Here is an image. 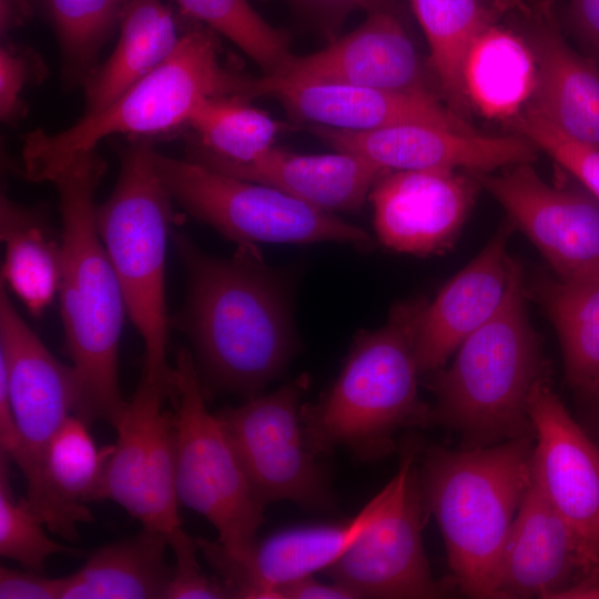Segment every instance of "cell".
<instances>
[{
	"instance_id": "6da1fadb",
	"label": "cell",
	"mask_w": 599,
	"mask_h": 599,
	"mask_svg": "<svg viewBox=\"0 0 599 599\" xmlns=\"http://www.w3.org/2000/svg\"><path fill=\"white\" fill-rule=\"evenodd\" d=\"M187 278L177 326L191 338L215 384L255 394L287 363L294 337L286 291L253 243L230 257L209 255L173 236Z\"/></svg>"
},
{
	"instance_id": "7a4b0ae2",
	"label": "cell",
	"mask_w": 599,
	"mask_h": 599,
	"mask_svg": "<svg viewBox=\"0 0 599 599\" xmlns=\"http://www.w3.org/2000/svg\"><path fill=\"white\" fill-rule=\"evenodd\" d=\"M106 162L91 150L73 156L49 180L59 197L61 316L65 349L77 374L88 423L112 425L125 402L118 377L119 342L126 312L122 288L97 225L95 194Z\"/></svg>"
},
{
	"instance_id": "3957f363",
	"label": "cell",
	"mask_w": 599,
	"mask_h": 599,
	"mask_svg": "<svg viewBox=\"0 0 599 599\" xmlns=\"http://www.w3.org/2000/svg\"><path fill=\"white\" fill-rule=\"evenodd\" d=\"M535 436L484 447H430L419 468L422 497L445 542L451 579L473 598H499L509 530L532 477Z\"/></svg>"
},
{
	"instance_id": "277c9868",
	"label": "cell",
	"mask_w": 599,
	"mask_h": 599,
	"mask_svg": "<svg viewBox=\"0 0 599 599\" xmlns=\"http://www.w3.org/2000/svg\"><path fill=\"white\" fill-rule=\"evenodd\" d=\"M424 298L392 307L387 322L357 336L334 385L301 407L304 436L316 455L346 447L362 460L395 449L405 427L433 425L432 407L418 395L416 338Z\"/></svg>"
},
{
	"instance_id": "5b68a950",
	"label": "cell",
	"mask_w": 599,
	"mask_h": 599,
	"mask_svg": "<svg viewBox=\"0 0 599 599\" xmlns=\"http://www.w3.org/2000/svg\"><path fill=\"white\" fill-rule=\"evenodd\" d=\"M455 353L451 365L430 380L433 425L459 435L463 447L535 436L529 396L548 369L527 315L518 262L499 309Z\"/></svg>"
},
{
	"instance_id": "8992f818",
	"label": "cell",
	"mask_w": 599,
	"mask_h": 599,
	"mask_svg": "<svg viewBox=\"0 0 599 599\" xmlns=\"http://www.w3.org/2000/svg\"><path fill=\"white\" fill-rule=\"evenodd\" d=\"M255 80L227 67L215 32L194 22L165 61L110 105L85 113L60 132L38 129L28 133L22 146V173L30 181L48 182L73 156L95 150L104 138H146L186 125L194 111L211 98L254 99Z\"/></svg>"
},
{
	"instance_id": "52a82bcc",
	"label": "cell",
	"mask_w": 599,
	"mask_h": 599,
	"mask_svg": "<svg viewBox=\"0 0 599 599\" xmlns=\"http://www.w3.org/2000/svg\"><path fill=\"white\" fill-rule=\"evenodd\" d=\"M152 140L121 145L110 196L97 206V225L119 278L126 312L144 344L140 382L169 392V319L164 270L173 199L155 167Z\"/></svg>"
},
{
	"instance_id": "ba28073f",
	"label": "cell",
	"mask_w": 599,
	"mask_h": 599,
	"mask_svg": "<svg viewBox=\"0 0 599 599\" xmlns=\"http://www.w3.org/2000/svg\"><path fill=\"white\" fill-rule=\"evenodd\" d=\"M169 399L176 427L179 501L214 526L226 552L245 560L256 545L264 505L222 423L207 410L197 368L185 349L176 355Z\"/></svg>"
},
{
	"instance_id": "9c48e42d",
	"label": "cell",
	"mask_w": 599,
	"mask_h": 599,
	"mask_svg": "<svg viewBox=\"0 0 599 599\" xmlns=\"http://www.w3.org/2000/svg\"><path fill=\"white\" fill-rule=\"evenodd\" d=\"M173 201L235 244L337 242L369 250L362 229L270 185L238 179L189 159L155 152Z\"/></svg>"
},
{
	"instance_id": "30bf717a",
	"label": "cell",
	"mask_w": 599,
	"mask_h": 599,
	"mask_svg": "<svg viewBox=\"0 0 599 599\" xmlns=\"http://www.w3.org/2000/svg\"><path fill=\"white\" fill-rule=\"evenodd\" d=\"M417 445L406 446L397 474L383 488L380 510L324 572L357 598H441L456 587L436 580L422 539L426 507Z\"/></svg>"
},
{
	"instance_id": "8fae6325",
	"label": "cell",
	"mask_w": 599,
	"mask_h": 599,
	"mask_svg": "<svg viewBox=\"0 0 599 599\" xmlns=\"http://www.w3.org/2000/svg\"><path fill=\"white\" fill-rule=\"evenodd\" d=\"M169 395L146 383L138 388L112 426L116 441L103 473L100 499H110L169 545L185 534L176 493V427L164 408Z\"/></svg>"
},
{
	"instance_id": "7c38bea8",
	"label": "cell",
	"mask_w": 599,
	"mask_h": 599,
	"mask_svg": "<svg viewBox=\"0 0 599 599\" xmlns=\"http://www.w3.org/2000/svg\"><path fill=\"white\" fill-rule=\"evenodd\" d=\"M305 382L284 385L216 414L258 500L325 507L329 495L301 422Z\"/></svg>"
},
{
	"instance_id": "4fadbf2b",
	"label": "cell",
	"mask_w": 599,
	"mask_h": 599,
	"mask_svg": "<svg viewBox=\"0 0 599 599\" xmlns=\"http://www.w3.org/2000/svg\"><path fill=\"white\" fill-rule=\"evenodd\" d=\"M535 432L534 471L570 528L583 576L599 571V447L539 379L529 396Z\"/></svg>"
},
{
	"instance_id": "5bb4252c",
	"label": "cell",
	"mask_w": 599,
	"mask_h": 599,
	"mask_svg": "<svg viewBox=\"0 0 599 599\" xmlns=\"http://www.w3.org/2000/svg\"><path fill=\"white\" fill-rule=\"evenodd\" d=\"M541 252L561 280L599 273V205L589 196L551 186L530 165L499 174L471 172Z\"/></svg>"
},
{
	"instance_id": "9a60e30c",
	"label": "cell",
	"mask_w": 599,
	"mask_h": 599,
	"mask_svg": "<svg viewBox=\"0 0 599 599\" xmlns=\"http://www.w3.org/2000/svg\"><path fill=\"white\" fill-rule=\"evenodd\" d=\"M0 373L20 432L22 474L41 457L67 418L79 415L81 392L71 366L57 359L0 288Z\"/></svg>"
},
{
	"instance_id": "2e32d148",
	"label": "cell",
	"mask_w": 599,
	"mask_h": 599,
	"mask_svg": "<svg viewBox=\"0 0 599 599\" xmlns=\"http://www.w3.org/2000/svg\"><path fill=\"white\" fill-rule=\"evenodd\" d=\"M336 151L358 155L385 172L458 169L493 172L535 160L538 148L518 135L489 136L432 124H399L365 132L312 125Z\"/></svg>"
},
{
	"instance_id": "e0dca14e",
	"label": "cell",
	"mask_w": 599,
	"mask_h": 599,
	"mask_svg": "<svg viewBox=\"0 0 599 599\" xmlns=\"http://www.w3.org/2000/svg\"><path fill=\"white\" fill-rule=\"evenodd\" d=\"M479 183L457 169L389 171L369 200L378 240L403 253L427 255L451 245L474 203Z\"/></svg>"
},
{
	"instance_id": "ac0fdd59",
	"label": "cell",
	"mask_w": 599,
	"mask_h": 599,
	"mask_svg": "<svg viewBox=\"0 0 599 599\" xmlns=\"http://www.w3.org/2000/svg\"><path fill=\"white\" fill-rule=\"evenodd\" d=\"M380 490L353 519L288 528L256 542L240 560L221 544L197 538L199 550L221 577L231 598L280 599L284 586L326 570L346 551L382 508Z\"/></svg>"
},
{
	"instance_id": "d6986e66",
	"label": "cell",
	"mask_w": 599,
	"mask_h": 599,
	"mask_svg": "<svg viewBox=\"0 0 599 599\" xmlns=\"http://www.w3.org/2000/svg\"><path fill=\"white\" fill-rule=\"evenodd\" d=\"M287 82H331L399 92H433L420 55L396 10L368 13L352 32L326 48L291 55L266 75Z\"/></svg>"
},
{
	"instance_id": "ffe728a7",
	"label": "cell",
	"mask_w": 599,
	"mask_h": 599,
	"mask_svg": "<svg viewBox=\"0 0 599 599\" xmlns=\"http://www.w3.org/2000/svg\"><path fill=\"white\" fill-rule=\"evenodd\" d=\"M268 95L288 113L313 125L365 132L399 124H432L475 133L461 115L429 91L399 92L331 82H287L256 78L255 98Z\"/></svg>"
},
{
	"instance_id": "44dd1931",
	"label": "cell",
	"mask_w": 599,
	"mask_h": 599,
	"mask_svg": "<svg viewBox=\"0 0 599 599\" xmlns=\"http://www.w3.org/2000/svg\"><path fill=\"white\" fill-rule=\"evenodd\" d=\"M512 223L505 224L480 253L426 304L416 338L419 373L443 367L458 346L502 304L516 261L507 242Z\"/></svg>"
},
{
	"instance_id": "7402d4cb",
	"label": "cell",
	"mask_w": 599,
	"mask_h": 599,
	"mask_svg": "<svg viewBox=\"0 0 599 599\" xmlns=\"http://www.w3.org/2000/svg\"><path fill=\"white\" fill-rule=\"evenodd\" d=\"M583 577L575 537L532 477L506 539L498 571L499 598L556 597Z\"/></svg>"
},
{
	"instance_id": "603a6c76",
	"label": "cell",
	"mask_w": 599,
	"mask_h": 599,
	"mask_svg": "<svg viewBox=\"0 0 599 599\" xmlns=\"http://www.w3.org/2000/svg\"><path fill=\"white\" fill-rule=\"evenodd\" d=\"M88 422L71 415L48 443L39 460L23 473L26 500L42 524L68 540L78 526L93 521L85 506L100 499L103 473L113 445L98 448Z\"/></svg>"
},
{
	"instance_id": "cb8c5ba5",
	"label": "cell",
	"mask_w": 599,
	"mask_h": 599,
	"mask_svg": "<svg viewBox=\"0 0 599 599\" xmlns=\"http://www.w3.org/2000/svg\"><path fill=\"white\" fill-rule=\"evenodd\" d=\"M205 166L276 187L328 213L358 210L378 179L386 173L348 152L297 154L274 146L250 163Z\"/></svg>"
},
{
	"instance_id": "d4e9b609",
	"label": "cell",
	"mask_w": 599,
	"mask_h": 599,
	"mask_svg": "<svg viewBox=\"0 0 599 599\" xmlns=\"http://www.w3.org/2000/svg\"><path fill=\"white\" fill-rule=\"evenodd\" d=\"M530 47L536 81L526 108L569 138L599 149V68L570 48L551 20L536 29Z\"/></svg>"
},
{
	"instance_id": "484cf974",
	"label": "cell",
	"mask_w": 599,
	"mask_h": 599,
	"mask_svg": "<svg viewBox=\"0 0 599 599\" xmlns=\"http://www.w3.org/2000/svg\"><path fill=\"white\" fill-rule=\"evenodd\" d=\"M120 35L110 57L84 79L85 113L110 105L140 79L165 61L182 33L163 0H128Z\"/></svg>"
},
{
	"instance_id": "4316f807",
	"label": "cell",
	"mask_w": 599,
	"mask_h": 599,
	"mask_svg": "<svg viewBox=\"0 0 599 599\" xmlns=\"http://www.w3.org/2000/svg\"><path fill=\"white\" fill-rule=\"evenodd\" d=\"M165 535L144 528L92 554L74 573L64 577L61 599H158L173 572L166 560Z\"/></svg>"
},
{
	"instance_id": "83f0119b",
	"label": "cell",
	"mask_w": 599,
	"mask_h": 599,
	"mask_svg": "<svg viewBox=\"0 0 599 599\" xmlns=\"http://www.w3.org/2000/svg\"><path fill=\"white\" fill-rule=\"evenodd\" d=\"M0 237L4 245L1 284L38 316L60 290L61 232L55 233L40 206L22 205L2 194Z\"/></svg>"
},
{
	"instance_id": "f1b7e54d",
	"label": "cell",
	"mask_w": 599,
	"mask_h": 599,
	"mask_svg": "<svg viewBox=\"0 0 599 599\" xmlns=\"http://www.w3.org/2000/svg\"><path fill=\"white\" fill-rule=\"evenodd\" d=\"M536 81L532 49L514 31L490 24L474 42L464 67L469 105L511 120L528 104Z\"/></svg>"
},
{
	"instance_id": "f546056e",
	"label": "cell",
	"mask_w": 599,
	"mask_h": 599,
	"mask_svg": "<svg viewBox=\"0 0 599 599\" xmlns=\"http://www.w3.org/2000/svg\"><path fill=\"white\" fill-rule=\"evenodd\" d=\"M532 292L557 329L568 384L585 396H598L599 273L573 280L541 276Z\"/></svg>"
},
{
	"instance_id": "4dcf8cb0",
	"label": "cell",
	"mask_w": 599,
	"mask_h": 599,
	"mask_svg": "<svg viewBox=\"0 0 599 599\" xmlns=\"http://www.w3.org/2000/svg\"><path fill=\"white\" fill-rule=\"evenodd\" d=\"M487 1L410 0L429 47L428 68L446 105L459 115L469 108L464 85L467 55L480 33L495 23L497 11Z\"/></svg>"
},
{
	"instance_id": "1f68e13d",
	"label": "cell",
	"mask_w": 599,
	"mask_h": 599,
	"mask_svg": "<svg viewBox=\"0 0 599 599\" xmlns=\"http://www.w3.org/2000/svg\"><path fill=\"white\" fill-rule=\"evenodd\" d=\"M196 138L186 159L200 164L250 163L270 149L282 125L247 99L222 95L204 101L189 119Z\"/></svg>"
},
{
	"instance_id": "d6a6232c",
	"label": "cell",
	"mask_w": 599,
	"mask_h": 599,
	"mask_svg": "<svg viewBox=\"0 0 599 599\" xmlns=\"http://www.w3.org/2000/svg\"><path fill=\"white\" fill-rule=\"evenodd\" d=\"M128 0H38L52 26L62 54L67 85L83 83L119 24Z\"/></svg>"
},
{
	"instance_id": "836d02e7",
	"label": "cell",
	"mask_w": 599,
	"mask_h": 599,
	"mask_svg": "<svg viewBox=\"0 0 599 599\" xmlns=\"http://www.w3.org/2000/svg\"><path fill=\"white\" fill-rule=\"evenodd\" d=\"M180 12L238 47L263 71L277 73L292 55L284 34L268 24L247 0H175Z\"/></svg>"
},
{
	"instance_id": "e575fe53",
	"label": "cell",
	"mask_w": 599,
	"mask_h": 599,
	"mask_svg": "<svg viewBox=\"0 0 599 599\" xmlns=\"http://www.w3.org/2000/svg\"><path fill=\"white\" fill-rule=\"evenodd\" d=\"M10 460L0 456V555L28 570L43 572L52 555L77 556L80 550L55 542L32 511L26 497L17 498L11 489Z\"/></svg>"
},
{
	"instance_id": "d590c367",
	"label": "cell",
	"mask_w": 599,
	"mask_h": 599,
	"mask_svg": "<svg viewBox=\"0 0 599 599\" xmlns=\"http://www.w3.org/2000/svg\"><path fill=\"white\" fill-rule=\"evenodd\" d=\"M510 123L599 199V149L569 138L529 108Z\"/></svg>"
},
{
	"instance_id": "8d00e7d4",
	"label": "cell",
	"mask_w": 599,
	"mask_h": 599,
	"mask_svg": "<svg viewBox=\"0 0 599 599\" xmlns=\"http://www.w3.org/2000/svg\"><path fill=\"white\" fill-rule=\"evenodd\" d=\"M48 74L43 59L32 49L4 43L0 49V115L6 123H16L27 113L22 94L41 83Z\"/></svg>"
},
{
	"instance_id": "74e56055",
	"label": "cell",
	"mask_w": 599,
	"mask_h": 599,
	"mask_svg": "<svg viewBox=\"0 0 599 599\" xmlns=\"http://www.w3.org/2000/svg\"><path fill=\"white\" fill-rule=\"evenodd\" d=\"M197 551L199 546H192L174 552L175 564L164 599L231 598L222 581L211 579L202 571Z\"/></svg>"
},
{
	"instance_id": "f35d334b",
	"label": "cell",
	"mask_w": 599,
	"mask_h": 599,
	"mask_svg": "<svg viewBox=\"0 0 599 599\" xmlns=\"http://www.w3.org/2000/svg\"><path fill=\"white\" fill-rule=\"evenodd\" d=\"M63 578H49L43 572L0 567L1 599H61Z\"/></svg>"
},
{
	"instance_id": "ab89813d",
	"label": "cell",
	"mask_w": 599,
	"mask_h": 599,
	"mask_svg": "<svg viewBox=\"0 0 599 599\" xmlns=\"http://www.w3.org/2000/svg\"><path fill=\"white\" fill-rule=\"evenodd\" d=\"M354 592L333 582L324 583L313 576L296 580L281 588L280 599H354Z\"/></svg>"
},
{
	"instance_id": "60d3db41",
	"label": "cell",
	"mask_w": 599,
	"mask_h": 599,
	"mask_svg": "<svg viewBox=\"0 0 599 599\" xmlns=\"http://www.w3.org/2000/svg\"><path fill=\"white\" fill-rule=\"evenodd\" d=\"M314 11L334 20H342L346 14L356 10L369 12L377 10H396L393 0H297Z\"/></svg>"
},
{
	"instance_id": "b9f144b4",
	"label": "cell",
	"mask_w": 599,
	"mask_h": 599,
	"mask_svg": "<svg viewBox=\"0 0 599 599\" xmlns=\"http://www.w3.org/2000/svg\"><path fill=\"white\" fill-rule=\"evenodd\" d=\"M569 13L579 35L599 54V0H569Z\"/></svg>"
},
{
	"instance_id": "7bdbcfd3",
	"label": "cell",
	"mask_w": 599,
	"mask_h": 599,
	"mask_svg": "<svg viewBox=\"0 0 599 599\" xmlns=\"http://www.w3.org/2000/svg\"><path fill=\"white\" fill-rule=\"evenodd\" d=\"M583 598H599V571L581 577L577 582L556 597V599Z\"/></svg>"
},
{
	"instance_id": "ee69618b",
	"label": "cell",
	"mask_w": 599,
	"mask_h": 599,
	"mask_svg": "<svg viewBox=\"0 0 599 599\" xmlns=\"http://www.w3.org/2000/svg\"><path fill=\"white\" fill-rule=\"evenodd\" d=\"M493 8L498 12H507L518 10L525 16L530 13V10L522 0H491Z\"/></svg>"
},
{
	"instance_id": "f6af8a7d",
	"label": "cell",
	"mask_w": 599,
	"mask_h": 599,
	"mask_svg": "<svg viewBox=\"0 0 599 599\" xmlns=\"http://www.w3.org/2000/svg\"><path fill=\"white\" fill-rule=\"evenodd\" d=\"M19 16L22 23L29 20L33 13L31 0H7Z\"/></svg>"
},
{
	"instance_id": "bcb514c9",
	"label": "cell",
	"mask_w": 599,
	"mask_h": 599,
	"mask_svg": "<svg viewBox=\"0 0 599 599\" xmlns=\"http://www.w3.org/2000/svg\"><path fill=\"white\" fill-rule=\"evenodd\" d=\"M593 428H595L596 433L599 435V400H598V404H597V407H596V410H595V415H593Z\"/></svg>"
},
{
	"instance_id": "7dc6e473",
	"label": "cell",
	"mask_w": 599,
	"mask_h": 599,
	"mask_svg": "<svg viewBox=\"0 0 599 599\" xmlns=\"http://www.w3.org/2000/svg\"><path fill=\"white\" fill-rule=\"evenodd\" d=\"M488 1H489V2H490V4H491V0H488Z\"/></svg>"
}]
</instances>
